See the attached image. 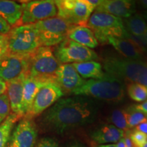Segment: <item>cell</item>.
<instances>
[{
  "label": "cell",
  "mask_w": 147,
  "mask_h": 147,
  "mask_svg": "<svg viewBox=\"0 0 147 147\" xmlns=\"http://www.w3.org/2000/svg\"><path fill=\"white\" fill-rule=\"evenodd\" d=\"M117 147H125V146L123 138L117 143Z\"/></svg>",
  "instance_id": "41"
},
{
  "label": "cell",
  "mask_w": 147,
  "mask_h": 147,
  "mask_svg": "<svg viewBox=\"0 0 147 147\" xmlns=\"http://www.w3.org/2000/svg\"><path fill=\"white\" fill-rule=\"evenodd\" d=\"M30 55H18L9 52L0 59V79L5 82L27 74Z\"/></svg>",
  "instance_id": "11"
},
{
  "label": "cell",
  "mask_w": 147,
  "mask_h": 147,
  "mask_svg": "<svg viewBox=\"0 0 147 147\" xmlns=\"http://www.w3.org/2000/svg\"><path fill=\"white\" fill-rule=\"evenodd\" d=\"M143 37H144V38H145V40H146L147 42V29H146V32H145V34H144V36H143Z\"/></svg>",
  "instance_id": "44"
},
{
  "label": "cell",
  "mask_w": 147,
  "mask_h": 147,
  "mask_svg": "<svg viewBox=\"0 0 147 147\" xmlns=\"http://www.w3.org/2000/svg\"><path fill=\"white\" fill-rule=\"evenodd\" d=\"M23 14L19 25L34 24L48 18L55 17L57 8L55 1L36 0L22 3Z\"/></svg>",
  "instance_id": "10"
},
{
  "label": "cell",
  "mask_w": 147,
  "mask_h": 147,
  "mask_svg": "<svg viewBox=\"0 0 147 147\" xmlns=\"http://www.w3.org/2000/svg\"><path fill=\"white\" fill-rule=\"evenodd\" d=\"M58 17L65 20L74 27H87L95 8L87 0H57L55 1Z\"/></svg>",
  "instance_id": "8"
},
{
  "label": "cell",
  "mask_w": 147,
  "mask_h": 147,
  "mask_svg": "<svg viewBox=\"0 0 147 147\" xmlns=\"http://www.w3.org/2000/svg\"><path fill=\"white\" fill-rule=\"evenodd\" d=\"M75 69L82 78L98 79L105 75L101 63L95 61L72 63Z\"/></svg>",
  "instance_id": "22"
},
{
  "label": "cell",
  "mask_w": 147,
  "mask_h": 147,
  "mask_svg": "<svg viewBox=\"0 0 147 147\" xmlns=\"http://www.w3.org/2000/svg\"><path fill=\"white\" fill-rule=\"evenodd\" d=\"M9 53L8 36L6 35H0V59Z\"/></svg>",
  "instance_id": "30"
},
{
  "label": "cell",
  "mask_w": 147,
  "mask_h": 147,
  "mask_svg": "<svg viewBox=\"0 0 147 147\" xmlns=\"http://www.w3.org/2000/svg\"><path fill=\"white\" fill-rule=\"evenodd\" d=\"M134 129L137 130V131H139L140 132H142L147 135V121L146 122H144L142 123L139 124L138 125H137L136 127Z\"/></svg>",
  "instance_id": "34"
},
{
  "label": "cell",
  "mask_w": 147,
  "mask_h": 147,
  "mask_svg": "<svg viewBox=\"0 0 147 147\" xmlns=\"http://www.w3.org/2000/svg\"><path fill=\"white\" fill-rule=\"evenodd\" d=\"M67 38L91 49L98 46V42L94 34L87 27H73L69 31Z\"/></svg>",
  "instance_id": "21"
},
{
  "label": "cell",
  "mask_w": 147,
  "mask_h": 147,
  "mask_svg": "<svg viewBox=\"0 0 147 147\" xmlns=\"http://www.w3.org/2000/svg\"><path fill=\"white\" fill-rule=\"evenodd\" d=\"M67 147H87V146L79 142H75L71 143V144H69Z\"/></svg>",
  "instance_id": "38"
},
{
  "label": "cell",
  "mask_w": 147,
  "mask_h": 147,
  "mask_svg": "<svg viewBox=\"0 0 147 147\" xmlns=\"http://www.w3.org/2000/svg\"><path fill=\"white\" fill-rule=\"evenodd\" d=\"M99 106L91 98L81 95L59 100L42 115V125L62 135L74 129L91 123L96 119Z\"/></svg>",
  "instance_id": "1"
},
{
  "label": "cell",
  "mask_w": 147,
  "mask_h": 147,
  "mask_svg": "<svg viewBox=\"0 0 147 147\" xmlns=\"http://www.w3.org/2000/svg\"><path fill=\"white\" fill-rule=\"evenodd\" d=\"M136 11V3L130 0H102L95 12L112 14L119 18H129Z\"/></svg>",
  "instance_id": "15"
},
{
  "label": "cell",
  "mask_w": 147,
  "mask_h": 147,
  "mask_svg": "<svg viewBox=\"0 0 147 147\" xmlns=\"http://www.w3.org/2000/svg\"><path fill=\"white\" fill-rule=\"evenodd\" d=\"M132 106H133L134 108H135L136 110H138V111L147 115V100H145L144 102H142L141 104H135V105H133Z\"/></svg>",
  "instance_id": "33"
},
{
  "label": "cell",
  "mask_w": 147,
  "mask_h": 147,
  "mask_svg": "<svg viewBox=\"0 0 147 147\" xmlns=\"http://www.w3.org/2000/svg\"><path fill=\"white\" fill-rule=\"evenodd\" d=\"M134 147H135V146H134ZM138 147H147V141L144 143V144H143L142 145H141V146H138Z\"/></svg>",
  "instance_id": "43"
},
{
  "label": "cell",
  "mask_w": 147,
  "mask_h": 147,
  "mask_svg": "<svg viewBox=\"0 0 147 147\" xmlns=\"http://www.w3.org/2000/svg\"><path fill=\"white\" fill-rule=\"evenodd\" d=\"M64 93L55 82L44 83L37 93L30 113L25 118L31 119L40 115L60 100Z\"/></svg>",
  "instance_id": "12"
},
{
  "label": "cell",
  "mask_w": 147,
  "mask_h": 147,
  "mask_svg": "<svg viewBox=\"0 0 147 147\" xmlns=\"http://www.w3.org/2000/svg\"><path fill=\"white\" fill-rule=\"evenodd\" d=\"M6 91V82L0 79V95L4 94Z\"/></svg>",
  "instance_id": "36"
},
{
  "label": "cell",
  "mask_w": 147,
  "mask_h": 147,
  "mask_svg": "<svg viewBox=\"0 0 147 147\" xmlns=\"http://www.w3.org/2000/svg\"><path fill=\"white\" fill-rule=\"evenodd\" d=\"M35 147H59L58 143L49 137L42 138L36 143Z\"/></svg>",
  "instance_id": "31"
},
{
  "label": "cell",
  "mask_w": 147,
  "mask_h": 147,
  "mask_svg": "<svg viewBox=\"0 0 147 147\" xmlns=\"http://www.w3.org/2000/svg\"><path fill=\"white\" fill-rule=\"evenodd\" d=\"M123 140L125 147H134V145L133 143H132L131 140H130L129 136L125 133V136L123 137Z\"/></svg>",
  "instance_id": "35"
},
{
  "label": "cell",
  "mask_w": 147,
  "mask_h": 147,
  "mask_svg": "<svg viewBox=\"0 0 147 147\" xmlns=\"http://www.w3.org/2000/svg\"><path fill=\"white\" fill-rule=\"evenodd\" d=\"M139 4L141 7L144 9H147V0H142V1H139Z\"/></svg>",
  "instance_id": "40"
},
{
  "label": "cell",
  "mask_w": 147,
  "mask_h": 147,
  "mask_svg": "<svg viewBox=\"0 0 147 147\" xmlns=\"http://www.w3.org/2000/svg\"><path fill=\"white\" fill-rule=\"evenodd\" d=\"M41 47L57 46L67 38L69 31L74 26L63 19L55 16L34 24Z\"/></svg>",
  "instance_id": "7"
},
{
  "label": "cell",
  "mask_w": 147,
  "mask_h": 147,
  "mask_svg": "<svg viewBox=\"0 0 147 147\" xmlns=\"http://www.w3.org/2000/svg\"><path fill=\"white\" fill-rule=\"evenodd\" d=\"M127 92L132 100L137 102H143L147 100V88L137 83H129L127 86Z\"/></svg>",
  "instance_id": "27"
},
{
  "label": "cell",
  "mask_w": 147,
  "mask_h": 147,
  "mask_svg": "<svg viewBox=\"0 0 147 147\" xmlns=\"http://www.w3.org/2000/svg\"><path fill=\"white\" fill-rule=\"evenodd\" d=\"M108 44L113 47L123 58L134 60H145L144 55L136 46L125 38L110 37L108 38Z\"/></svg>",
  "instance_id": "18"
},
{
  "label": "cell",
  "mask_w": 147,
  "mask_h": 147,
  "mask_svg": "<svg viewBox=\"0 0 147 147\" xmlns=\"http://www.w3.org/2000/svg\"><path fill=\"white\" fill-rule=\"evenodd\" d=\"M87 1L89 4H91L95 9L98 5H100L102 0H87Z\"/></svg>",
  "instance_id": "37"
},
{
  "label": "cell",
  "mask_w": 147,
  "mask_h": 147,
  "mask_svg": "<svg viewBox=\"0 0 147 147\" xmlns=\"http://www.w3.org/2000/svg\"><path fill=\"white\" fill-rule=\"evenodd\" d=\"M45 82L31 78L26 75L23 80V110L24 117H26L32 110L33 103L37 93Z\"/></svg>",
  "instance_id": "19"
},
{
  "label": "cell",
  "mask_w": 147,
  "mask_h": 147,
  "mask_svg": "<svg viewBox=\"0 0 147 147\" xmlns=\"http://www.w3.org/2000/svg\"><path fill=\"white\" fill-rule=\"evenodd\" d=\"M9 52L18 55H30L41 47L34 24L18 25L8 34Z\"/></svg>",
  "instance_id": "6"
},
{
  "label": "cell",
  "mask_w": 147,
  "mask_h": 147,
  "mask_svg": "<svg viewBox=\"0 0 147 147\" xmlns=\"http://www.w3.org/2000/svg\"><path fill=\"white\" fill-rule=\"evenodd\" d=\"M90 136L96 144H116L125 136V131L108 124L94 130Z\"/></svg>",
  "instance_id": "17"
},
{
  "label": "cell",
  "mask_w": 147,
  "mask_h": 147,
  "mask_svg": "<svg viewBox=\"0 0 147 147\" xmlns=\"http://www.w3.org/2000/svg\"><path fill=\"white\" fill-rule=\"evenodd\" d=\"M104 70L121 80L137 83L147 88V61L109 56L103 61Z\"/></svg>",
  "instance_id": "3"
},
{
  "label": "cell",
  "mask_w": 147,
  "mask_h": 147,
  "mask_svg": "<svg viewBox=\"0 0 147 147\" xmlns=\"http://www.w3.org/2000/svg\"><path fill=\"white\" fill-rule=\"evenodd\" d=\"M93 147H117V144H96L93 145Z\"/></svg>",
  "instance_id": "39"
},
{
  "label": "cell",
  "mask_w": 147,
  "mask_h": 147,
  "mask_svg": "<svg viewBox=\"0 0 147 147\" xmlns=\"http://www.w3.org/2000/svg\"><path fill=\"white\" fill-rule=\"evenodd\" d=\"M37 136L36 124L31 119L25 118L14 129L8 147H35Z\"/></svg>",
  "instance_id": "13"
},
{
  "label": "cell",
  "mask_w": 147,
  "mask_h": 147,
  "mask_svg": "<svg viewBox=\"0 0 147 147\" xmlns=\"http://www.w3.org/2000/svg\"><path fill=\"white\" fill-rule=\"evenodd\" d=\"M87 27L102 44H108L110 37L124 38L126 31L121 18L102 12H94L90 16Z\"/></svg>",
  "instance_id": "5"
},
{
  "label": "cell",
  "mask_w": 147,
  "mask_h": 147,
  "mask_svg": "<svg viewBox=\"0 0 147 147\" xmlns=\"http://www.w3.org/2000/svg\"><path fill=\"white\" fill-rule=\"evenodd\" d=\"M125 133L129 136L135 147L141 146L147 141V135L137 130H128Z\"/></svg>",
  "instance_id": "29"
},
{
  "label": "cell",
  "mask_w": 147,
  "mask_h": 147,
  "mask_svg": "<svg viewBox=\"0 0 147 147\" xmlns=\"http://www.w3.org/2000/svg\"><path fill=\"white\" fill-rule=\"evenodd\" d=\"M125 112L127 123L129 129H134L139 124L147 121V115L136 110L132 106L125 109Z\"/></svg>",
  "instance_id": "25"
},
{
  "label": "cell",
  "mask_w": 147,
  "mask_h": 147,
  "mask_svg": "<svg viewBox=\"0 0 147 147\" xmlns=\"http://www.w3.org/2000/svg\"><path fill=\"white\" fill-rule=\"evenodd\" d=\"M143 16H144V18L145 21H146V23H147V11H146V12H144V14H143Z\"/></svg>",
  "instance_id": "42"
},
{
  "label": "cell",
  "mask_w": 147,
  "mask_h": 147,
  "mask_svg": "<svg viewBox=\"0 0 147 147\" xmlns=\"http://www.w3.org/2000/svg\"><path fill=\"white\" fill-rule=\"evenodd\" d=\"M55 57L61 64L95 61L97 53L91 49L66 38L53 50Z\"/></svg>",
  "instance_id": "9"
},
{
  "label": "cell",
  "mask_w": 147,
  "mask_h": 147,
  "mask_svg": "<svg viewBox=\"0 0 147 147\" xmlns=\"http://www.w3.org/2000/svg\"><path fill=\"white\" fill-rule=\"evenodd\" d=\"M60 65L52 47H40L31 54L27 75L41 82H55Z\"/></svg>",
  "instance_id": "4"
},
{
  "label": "cell",
  "mask_w": 147,
  "mask_h": 147,
  "mask_svg": "<svg viewBox=\"0 0 147 147\" xmlns=\"http://www.w3.org/2000/svg\"><path fill=\"white\" fill-rule=\"evenodd\" d=\"M72 94L117 103L124 99L125 87L122 80L106 73L102 78L85 80Z\"/></svg>",
  "instance_id": "2"
},
{
  "label": "cell",
  "mask_w": 147,
  "mask_h": 147,
  "mask_svg": "<svg viewBox=\"0 0 147 147\" xmlns=\"http://www.w3.org/2000/svg\"><path fill=\"white\" fill-rule=\"evenodd\" d=\"M85 82L75 69L72 64H61L56 73L55 82L64 93H72Z\"/></svg>",
  "instance_id": "14"
},
{
  "label": "cell",
  "mask_w": 147,
  "mask_h": 147,
  "mask_svg": "<svg viewBox=\"0 0 147 147\" xmlns=\"http://www.w3.org/2000/svg\"><path fill=\"white\" fill-rule=\"evenodd\" d=\"M11 30V26L0 16V35L8 34Z\"/></svg>",
  "instance_id": "32"
},
{
  "label": "cell",
  "mask_w": 147,
  "mask_h": 147,
  "mask_svg": "<svg viewBox=\"0 0 147 147\" xmlns=\"http://www.w3.org/2000/svg\"><path fill=\"white\" fill-rule=\"evenodd\" d=\"M26 75L6 82V91L12 113L20 118L24 117L23 110V80Z\"/></svg>",
  "instance_id": "16"
},
{
  "label": "cell",
  "mask_w": 147,
  "mask_h": 147,
  "mask_svg": "<svg viewBox=\"0 0 147 147\" xmlns=\"http://www.w3.org/2000/svg\"><path fill=\"white\" fill-rule=\"evenodd\" d=\"M19 119V117L12 113L0 125V147H5L8 144L14 125Z\"/></svg>",
  "instance_id": "24"
},
{
  "label": "cell",
  "mask_w": 147,
  "mask_h": 147,
  "mask_svg": "<svg viewBox=\"0 0 147 147\" xmlns=\"http://www.w3.org/2000/svg\"><path fill=\"white\" fill-rule=\"evenodd\" d=\"M123 21L125 29L128 34L135 36H144L147 29V23L142 14H134Z\"/></svg>",
  "instance_id": "23"
},
{
  "label": "cell",
  "mask_w": 147,
  "mask_h": 147,
  "mask_svg": "<svg viewBox=\"0 0 147 147\" xmlns=\"http://www.w3.org/2000/svg\"><path fill=\"white\" fill-rule=\"evenodd\" d=\"M10 106L6 93L0 95V125L10 114Z\"/></svg>",
  "instance_id": "28"
},
{
  "label": "cell",
  "mask_w": 147,
  "mask_h": 147,
  "mask_svg": "<svg viewBox=\"0 0 147 147\" xmlns=\"http://www.w3.org/2000/svg\"><path fill=\"white\" fill-rule=\"evenodd\" d=\"M108 122L125 132L130 130L127 123L125 109H116L112 112L108 118Z\"/></svg>",
  "instance_id": "26"
},
{
  "label": "cell",
  "mask_w": 147,
  "mask_h": 147,
  "mask_svg": "<svg viewBox=\"0 0 147 147\" xmlns=\"http://www.w3.org/2000/svg\"><path fill=\"white\" fill-rule=\"evenodd\" d=\"M22 14L23 5L14 1H0V16L3 18L10 26L19 25Z\"/></svg>",
  "instance_id": "20"
}]
</instances>
